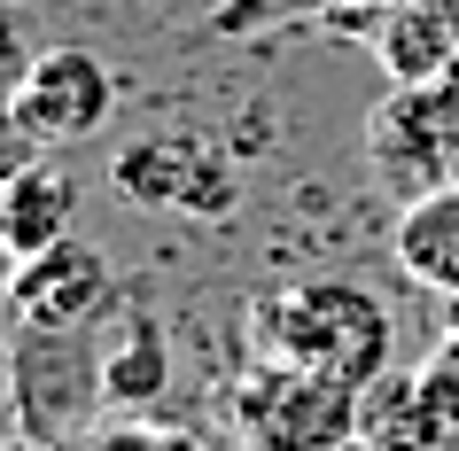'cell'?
<instances>
[{
	"instance_id": "6da1fadb",
	"label": "cell",
	"mask_w": 459,
	"mask_h": 451,
	"mask_svg": "<svg viewBox=\"0 0 459 451\" xmlns=\"http://www.w3.org/2000/svg\"><path fill=\"white\" fill-rule=\"evenodd\" d=\"M249 334L265 358H289V366H312V374H335L351 389H374L389 374V311L374 288L359 281H296L273 288L249 304Z\"/></svg>"
},
{
	"instance_id": "7a4b0ae2",
	"label": "cell",
	"mask_w": 459,
	"mask_h": 451,
	"mask_svg": "<svg viewBox=\"0 0 459 451\" xmlns=\"http://www.w3.org/2000/svg\"><path fill=\"white\" fill-rule=\"evenodd\" d=\"M101 389V327H24L8 334V421L24 451H78L94 436Z\"/></svg>"
},
{
	"instance_id": "3957f363",
	"label": "cell",
	"mask_w": 459,
	"mask_h": 451,
	"mask_svg": "<svg viewBox=\"0 0 459 451\" xmlns=\"http://www.w3.org/2000/svg\"><path fill=\"white\" fill-rule=\"evenodd\" d=\"M242 451H342L359 436V389L289 358H257L234 389Z\"/></svg>"
},
{
	"instance_id": "277c9868",
	"label": "cell",
	"mask_w": 459,
	"mask_h": 451,
	"mask_svg": "<svg viewBox=\"0 0 459 451\" xmlns=\"http://www.w3.org/2000/svg\"><path fill=\"white\" fill-rule=\"evenodd\" d=\"M117 203L141 211H187V218H226L234 211V164L203 133H141L109 156Z\"/></svg>"
},
{
	"instance_id": "5b68a950",
	"label": "cell",
	"mask_w": 459,
	"mask_h": 451,
	"mask_svg": "<svg viewBox=\"0 0 459 451\" xmlns=\"http://www.w3.org/2000/svg\"><path fill=\"white\" fill-rule=\"evenodd\" d=\"M8 304H16L24 327H101L109 304H117V281H109V257L94 241L71 234L8 273Z\"/></svg>"
},
{
	"instance_id": "8992f818",
	"label": "cell",
	"mask_w": 459,
	"mask_h": 451,
	"mask_svg": "<svg viewBox=\"0 0 459 451\" xmlns=\"http://www.w3.org/2000/svg\"><path fill=\"white\" fill-rule=\"evenodd\" d=\"M117 109V78L94 48H39L24 78V125L31 141H94Z\"/></svg>"
},
{
	"instance_id": "52a82bcc",
	"label": "cell",
	"mask_w": 459,
	"mask_h": 451,
	"mask_svg": "<svg viewBox=\"0 0 459 451\" xmlns=\"http://www.w3.org/2000/svg\"><path fill=\"white\" fill-rule=\"evenodd\" d=\"M164 381H171L164 327L141 304H109V319H101V389H109V404L141 412V404L164 397Z\"/></svg>"
},
{
	"instance_id": "ba28073f",
	"label": "cell",
	"mask_w": 459,
	"mask_h": 451,
	"mask_svg": "<svg viewBox=\"0 0 459 451\" xmlns=\"http://www.w3.org/2000/svg\"><path fill=\"white\" fill-rule=\"evenodd\" d=\"M71 211H78V187L48 164L0 179V249L24 265L39 249H55V241H71Z\"/></svg>"
},
{
	"instance_id": "9c48e42d",
	"label": "cell",
	"mask_w": 459,
	"mask_h": 451,
	"mask_svg": "<svg viewBox=\"0 0 459 451\" xmlns=\"http://www.w3.org/2000/svg\"><path fill=\"white\" fill-rule=\"evenodd\" d=\"M389 249L405 265V281H420L429 296H459V187H436L420 203H405Z\"/></svg>"
},
{
	"instance_id": "30bf717a",
	"label": "cell",
	"mask_w": 459,
	"mask_h": 451,
	"mask_svg": "<svg viewBox=\"0 0 459 451\" xmlns=\"http://www.w3.org/2000/svg\"><path fill=\"white\" fill-rule=\"evenodd\" d=\"M359 444L374 451H444L452 436L436 428L420 374H382L374 389H359Z\"/></svg>"
},
{
	"instance_id": "8fae6325",
	"label": "cell",
	"mask_w": 459,
	"mask_h": 451,
	"mask_svg": "<svg viewBox=\"0 0 459 451\" xmlns=\"http://www.w3.org/2000/svg\"><path fill=\"white\" fill-rule=\"evenodd\" d=\"M452 63H459V39H452V24H444L436 0H412V8H397L382 24V71L397 86H436Z\"/></svg>"
},
{
	"instance_id": "7c38bea8",
	"label": "cell",
	"mask_w": 459,
	"mask_h": 451,
	"mask_svg": "<svg viewBox=\"0 0 459 451\" xmlns=\"http://www.w3.org/2000/svg\"><path fill=\"white\" fill-rule=\"evenodd\" d=\"M31 31L16 8H0V179H16V171L39 164V141H31L24 125V78H31Z\"/></svg>"
},
{
	"instance_id": "4fadbf2b",
	"label": "cell",
	"mask_w": 459,
	"mask_h": 451,
	"mask_svg": "<svg viewBox=\"0 0 459 451\" xmlns=\"http://www.w3.org/2000/svg\"><path fill=\"white\" fill-rule=\"evenodd\" d=\"M420 397H429L436 428H444V436H459V343H444V351L420 366Z\"/></svg>"
},
{
	"instance_id": "5bb4252c",
	"label": "cell",
	"mask_w": 459,
	"mask_h": 451,
	"mask_svg": "<svg viewBox=\"0 0 459 451\" xmlns=\"http://www.w3.org/2000/svg\"><path fill=\"white\" fill-rule=\"evenodd\" d=\"M86 451H195V436H179V428H109Z\"/></svg>"
},
{
	"instance_id": "9a60e30c",
	"label": "cell",
	"mask_w": 459,
	"mask_h": 451,
	"mask_svg": "<svg viewBox=\"0 0 459 451\" xmlns=\"http://www.w3.org/2000/svg\"><path fill=\"white\" fill-rule=\"evenodd\" d=\"M444 343H459V296H444Z\"/></svg>"
},
{
	"instance_id": "2e32d148",
	"label": "cell",
	"mask_w": 459,
	"mask_h": 451,
	"mask_svg": "<svg viewBox=\"0 0 459 451\" xmlns=\"http://www.w3.org/2000/svg\"><path fill=\"white\" fill-rule=\"evenodd\" d=\"M436 8H444V24H452V39H459V0H436Z\"/></svg>"
},
{
	"instance_id": "e0dca14e",
	"label": "cell",
	"mask_w": 459,
	"mask_h": 451,
	"mask_svg": "<svg viewBox=\"0 0 459 451\" xmlns=\"http://www.w3.org/2000/svg\"><path fill=\"white\" fill-rule=\"evenodd\" d=\"M0 366H8V351H0Z\"/></svg>"
}]
</instances>
